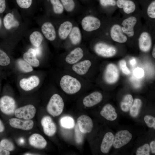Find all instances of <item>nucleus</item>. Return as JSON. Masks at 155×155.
<instances>
[{
  "label": "nucleus",
  "instance_id": "2f4dec72",
  "mask_svg": "<svg viewBox=\"0 0 155 155\" xmlns=\"http://www.w3.org/2000/svg\"><path fill=\"white\" fill-rule=\"evenodd\" d=\"M17 63L19 68L24 72H30L33 70L31 65L24 60L20 59L17 60Z\"/></svg>",
  "mask_w": 155,
  "mask_h": 155
},
{
  "label": "nucleus",
  "instance_id": "bb28decb",
  "mask_svg": "<svg viewBox=\"0 0 155 155\" xmlns=\"http://www.w3.org/2000/svg\"><path fill=\"white\" fill-rule=\"evenodd\" d=\"M69 35V38L73 44L77 45L80 42L82 36L80 30L78 27H73Z\"/></svg>",
  "mask_w": 155,
  "mask_h": 155
},
{
  "label": "nucleus",
  "instance_id": "3c124183",
  "mask_svg": "<svg viewBox=\"0 0 155 155\" xmlns=\"http://www.w3.org/2000/svg\"><path fill=\"white\" fill-rule=\"evenodd\" d=\"M130 63L131 65H133L135 64L136 63V61L135 59H131L130 61Z\"/></svg>",
  "mask_w": 155,
  "mask_h": 155
},
{
  "label": "nucleus",
  "instance_id": "39448f33",
  "mask_svg": "<svg viewBox=\"0 0 155 155\" xmlns=\"http://www.w3.org/2000/svg\"><path fill=\"white\" fill-rule=\"evenodd\" d=\"M132 137L131 133L126 130L117 132L114 137L113 145L116 149L120 148L128 143Z\"/></svg>",
  "mask_w": 155,
  "mask_h": 155
},
{
  "label": "nucleus",
  "instance_id": "c85d7f7f",
  "mask_svg": "<svg viewBox=\"0 0 155 155\" xmlns=\"http://www.w3.org/2000/svg\"><path fill=\"white\" fill-rule=\"evenodd\" d=\"M29 39L32 44L37 47L40 46L41 45L43 39V37L40 32L35 31L30 35Z\"/></svg>",
  "mask_w": 155,
  "mask_h": 155
},
{
  "label": "nucleus",
  "instance_id": "412c9836",
  "mask_svg": "<svg viewBox=\"0 0 155 155\" xmlns=\"http://www.w3.org/2000/svg\"><path fill=\"white\" fill-rule=\"evenodd\" d=\"M140 49L144 52L148 51L152 46V40L149 34L144 32L142 33L139 39Z\"/></svg>",
  "mask_w": 155,
  "mask_h": 155
},
{
  "label": "nucleus",
  "instance_id": "a878e982",
  "mask_svg": "<svg viewBox=\"0 0 155 155\" xmlns=\"http://www.w3.org/2000/svg\"><path fill=\"white\" fill-rule=\"evenodd\" d=\"M3 21L4 27L7 30L17 27L19 25V22L15 19L14 15L10 13H7L5 16Z\"/></svg>",
  "mask_w": 155,
  "mask_h": 155
},
{
  "label": "nucleus",
  "instance_id": "a18cd8bd",
  "mask_svg": "<svg viewBox=\"0 0 155 155\" xmlns=\"http://www.w3.org/2000/svg\"><path fill=\"white\" fill-rule=\"evenodd\" d=\"M6 8L5 0H0V13H3Z\"/></svg>",
  "mask_w": 155,
  "mask_h": 155
},
{
  "label": "nucleus",
  "instance_id": "8fccbe9b",
  "mask_svg": "<svg viewBox=\"0 0 155 155\" xmlns=\"http://www.w3.org/2000/svg\"><path fill=\"white\" fill-rule=\"evenodd\" d=\"M34 49L36 53V56L40 55L41 53L40 47L39 46L36 47V48Z\"/></svg>",
  "mask_w": 155,
  "mask_h": 155
},
{
  "label": "nucleus",
  "instance_id": "9b49d317",
  "mask_svg": "<svg viewBox=\"0 0 155 155\" xmlns=\"http://www.w3.org/2000/svg\"><path fill=\"white\" fill-rule=\"evenodd\" d=\"M77 125L80 131L84 134L90 133L93 127L92 119L85 115H81L78 118Z\"/></svg>",
  "mask_w": 155,
  "mask_h": 155
},
{
  "label": "nucleus",
  "instance_id": "423d86ee",
  "mask_svg": "<svg viewBox=\"0 0 155 155\" xmlns=\"http://www.w3.org/2000/svg\"><path fill=\"white\" fill-rule=\"evenodd\" d=\"M9 123L12 127L24 131L31 130L34 127V122L31 120H25L16 117L10 118Z\"/></svg>",
  "mask_w": 155,
  "mask_h": 155
},
{
  "label": "nucleus",
  "instance_id": "c03bdc74",
  "mask_svg": "<svg viewBox=\"0 0 155 155\" xmlns=\"http://www.w3.org/2000/svg\"><path fill=\"white\" fill-rule=\"evenodd\" d=\"M101 5L106 6L108 5L114 6L116 4V2L115 0H100Z\"/></svg>",
  "mask_w": 155,
  "mask_h": 155
},
{
  "label": "nucleus",
  "instance_id": "b1692460",
  "mask_svg": "<svg viewBox=\"0 0 155 155\" xmlns=\"http://www.w3.org/2000/svg\"><path fill=\"white\" fill-rule=\"evenodd\" d=\"M72 27V24L69 21H66L61 24L58 31L60 38L62 40L65 39L69 34Z\"/></svg>",
  "mask_w": 155,
  "mask_h": 155
},
{
  "label": "nucleus",
  "instance_id": "aec40b11",
  "mask_svg": "<svg viewBox=\"0 0 155 155\" xmlns=\"http://www.w3.org/2000/svg\"><path fill=\"white\" fill-rule=\"evenodd\" d=\"M100 113L102 116L109 121H114L117 117L115 108L110 104L105 105L102 108Z\"/></svg>",
  "mask_w": 155,
  "mask_h": 155
},
{
  "label": "nucleus",
  "instance_id": "f8f14e48",
  "mask_svg": "<svg viewBox=\"0 0 155 155\" xmlns=\"http://www.w3.org/2000/svg\"><path fill=\"white\" fill-rule=\"evenodd\" d=\"M29 144L32 147L38 149H43L46 146L47 142L43 137L38 133L31 135L28 139Z\"/></svg>",
  "mask_w": 155,
  "mask_h": 155
},
{
  "label": "nucleus",
  "instance_id": "72a5a7b5",
  "mask_svg": "<svg viewBox=\"0 0 155 155\" xmlns=\"http://www.w3.org/2000/svg\"><path fill=\"white\" fill-rule=\"evenodd\" d=\"M0 146L9 152L12 151L15 149V146L9 140L6 139L1 140Z\"/></svg>",
  "mask_w": 155,
  "mask_h": 155
},
{
  "label": "nucleus",
  "instance_id": "c9c22d12",
  "mask_svg": "<svg viewBox=\"0 0 155 155\" xmlns=\"http://www.w3.org/2000/svg\"><path fill=\"white\" fill-rule=\"evenodd\" d=\"M10 62L9 57L4 51L0 49V65L7 66L9 65Z\"/></svg>",
  "mask_w": 155,
  "mask_h": 155
},
{
  "label": "nucleus",
  "instance_id": "de8ad7c7",
  "mask_svg": "<svg viewBox=\"0 0 155 155\" xmlns=\"http://www.w3.org/2000/svg\"><path fill=\"white\" fill-rule=\"evenodd\" d=\"M150 148L152 153H155V141L152 140L151 142L150 145Z\"/></svg>",
  "mask_w": 155,
  "mask_h": 155
},
{
  "label": "nucleus",
  "instance_id": "9d476101",
  "mask_svg": "<svg viewBox=\"0 0 155 155\" xmlns=\"http://www.w3.org/2000/svg\"><path fill=\"white\" fill-rule=\"evenodd\" d=\"M82 27L85 30L90 32L98 29L100 25V22L97 18L91 16L84 18L81 22Z\"/></svg>",
  "mask_w": 155,
  "mask_h": 155
},
{
  "label": "nucleus",
  "instance_id": "49530a36",
  "mask_svg": "<svg viewBox=\"0 0 155 155\" xmlns=\"http://www.w3.org/2000/svg\"><path fill=\"white\" fill-rule=\"evenodd\" d=\"M10 154V152L0 146V155H9Z\"/></svg>",
  "mask_w": 155,
  "mask_h": 155
},
{
  "label": "nucleus",
  "instance_id": "e433bc0d",
  "mask_svg": "<svg viewBox=\"0 0 155 155\" xmlns=\"http://www.w3.org/2000/svg\"><path fill=\"white\" fill-rule=\"evenodd\" d=\"M62 4L65 9L68 12L72 11L75 7L73 0H61Z\"/></svg>",
  "mask_w": 155,
  "mask_h": 155
},
{
  "label": "nucleus",
  "instance_id": "ddd939ff",
  "mask_svg": "<svg viewBox=\"0 0 155 155\" xmlns=\"http://www.w3.org/2000/svg\"><path fill=\"white\" fill-rule=\"evenodd\" d=\"M40 83L39 78L36 75H32L28 78H23L20 81V87L24 90L29 91L38 86Z\"/></svg>",
  "mask_w": 155,
  "mask_h": 155
},
{
  "label": "nucleus",
  "instance_id": "20e7f679",
  "mask_svg": "<svg viewBox=\"0 0 155 155\" xmlns=\"http://www.w3.org/2000/svg\"><path fill=\"white\" fill-rule=\"evenodd\" d=\"M15 100L12 97L5 95L0 98V110L3 114L7 115L14 114L16 109Z\"/></svg>",
  "mask_w": 155,
  "mask_h": 155
},
{
  "label": "nucleus",
  "instance_id": "09e8293b",
  "mask_svg": "<svg viewBox=\"0 0 155 155\" xmlns=\"http://www.w3.org/2000/svg\"><path fill=\"white\" fill-rule=\"evenodd\" d=\"M4 130V126L2 121L0 119V133L3 132Z\"/></svg>",
  "mask_w": 155,
  "mask_h": 155
},
{
  "label": "nucleus",
  "instance_id": "603ef678",
  "mask_svg": "<svg viewBox=\"0 0 155 155\" xmlns=\"http://www.w3.org/2000/svg\"><path fill=\"white\" fill-rule=\"evenodd\" d=\"M24 155H36L35 154L32 153L27 152L24 154Z\"/></svg>",
  "mask_w": 155,
  "mask_h": 155
},
{
  "label": "nucleus",
  "instance_id": "7c9ffc66",
  "mask_svg": "<svg viewBox=\"0 0 155 155\" xmlns=\"http://www.w3.org/2000/svg\"><path fill=\"white\" fill-rule=\"evenodd\" d=\"M61 126L65 128L71 129L75 126V122L73 118L69 116L63 117L60 120Z\"/></svg>",
  "mask_w": 155,
  "mask_h": 155
},
{
  "label": "nucleus",
  "instance_id": "f3484780",
  "mask_svg": "<svg viewBox=\"0 0 155 155\" xmlns=\"http://www.w3.org/2000/svg\"><path fill=\"white\" fill-rule=\"evenodd\" d=\"M115 136L111 132H108L104 135L100 145V150L104 154L108 153L113 145Z\"/></svg>",
  "mask_w": 155,
  "mask_h": 155
},
{
  "label": "nucleus",
  "instance_id": "7ed1b4c3",
  "mask_svg": "<svg viewBox=\"0 0 155 155\" xmlns=\"http://www.w3.org/2000/svg\"><path fill=\"white\" fill-rule=\"evenodd\" d=\"M36 113L35 107L28 104L16 108L14 115L16 117L25 120H31L35 117Z\"/></svg>",
  "mask_w": 155,
  "mask_h": 155
},
{
  "label": "nucleus",
  "instance_id": "6e6552de",
  "mask_svg": "<svg viewBox=\"0 0 155 155\" xmlns=\"http://www.w3.org/2000/svg\"><path fill=\"white\" fill-rule=\"evenodd\" d=\"M94 50L99 55L106 57H112L116 53V50L115 47L103 43L96 44L94 46Z\"/></svg>",
  "mask_w": 155,
  "mask_h": 155
},
{
  "label": "nucleus",
  "instance_id": "4c0bfd02",
  "mask_svg": "<svg viewBox=\"0 0 155 155\" xmlns=\"http://www.w3.org/2000/svg\"><path fill=\"white\" fill-rule=\"evenodd\" d=\"M144 121L149 127L155 129V118L150 115H146L144 117Z\"/></svg>",
  "mask_w": 155,
  "mask_h": 155
},
{
  "label": "nucleus",
  "instance_id": "a19ab883",
  "mask_svg": "<svg viewBox=\"0 0 155 155\" xmlns=\"http://www.w3.org/2000/svg\"><path fill=\"white\" fill-rule=\"evenodd\" d=\"M147 13L148 16L151 18H155V1L151 3L147 9Z\"/></svg>",
  "mask_w": 155,
  "mask_h": 155
},
{
  "label": "nucleus",
  "instance_id": "ea45409f",
  "mask_svg": "<svg viewBox=\"0 0 155 155\" xmlns=\"http://www.w3.org/2000/svg\"><path fill=\"white\" fill-rule=\"evenodd\" d=\"M18 6L23 9H28L32 5V0H16Z\"/></svg>",
  "mask_w": 155,
  "mask_h": 155
},
{
  "label": "nucleus",
  "instance_id": "0eeeda50",
  "mask_svg": "<svg viewBox=\"0 0 155 155\" xmlns=\"http://www.w3.org/2000/svg\"><path fill=\"white\" fill-rule=\"evenodd\" d=\"M119 77V72L116 66L114 64L110 63L106 69L104 75L105 81L109 84H113L116 82Z\"/></svg>",
  "mask_w": 155,
  "mask_h": 155
},
{
  "label": "nucleus",
  "instance_id": "2eb2a0df",
  "mask_svg": "<svg viewBox=\"0 0 155 155\" xmlns=\"http://www.w3.org/2000/svg\"><path fill=\"white\" fill-rule=\"evenodd\" d=\"M83 56L84 53L82 49L80 47H77L66 56L65 60L67 63L73 65L79 62Z\"/></svg>",
  "mask_w": 155,
  "mask_h": 155
},
{
  "label": "nucleus",
  "instance_id": "a211bd4d",
  "mask_svg": "<svg viewBox=\"0 0 155 155\" xmlns=\"http://www.w3.org/2000/svg\"><path fill=\"white\" fill-rule=\"evenodd\" d=\"M137 22L136 18L133 16L129 17L124 20L122 24L123 31L129 37L133 36L134 34L133 27Z\"/></svg>",
  "mask_w": 155,
  "mask_h": 155
},
{
  "label": "nucleus",
  "instance_id": "1a4fd4ad",
  "mask_svg": "<svg viewBox=\"0 0 155 155\" xmlns=\"http://www.w3.org/2000/svg\"><path fill=\"white\" fill-rule=\"evenodd\" d=\"M41 124L44 134L49 137L53 136L55 133L57 128L52 118L48 116L43 117L41 120Z\"/></svg>",
  "mask_w": 155,
  "mask_h": 155
},
{
  "label": "nucleus",
  "instance_id": "5fc2aeb1",
  "mask_svg": "<svg viewBox=\"0 0 155 155\" xmlns=\"http://www.w3.org/2000/svg\"><path fill=\"white\" fill-rule=\"evenodd\" d=\"M1 18H0V28L1 25Z\"/></svg>",
  "mask_w": 155,
  "mask_h": 155
},
{
  "label": "nucleus",
  "instance_id": "f257e3e1",
  "mask_svg": "<svg viewBox=\"0 0 155 155\" xmlns=\"http://www.w3.org/2000/svg\"><path fill=\"white\" fill-rule=\"evenodd\" d=\"M60 85L63 91L68 94L76 93L80 90L82 87L80 82L76 78L67 75L61 77Z\"/></svg>",
  "mask_w": 155,
  "mask_h": 155
},
{
  "label": "nucleus",
  "instance_id": "f03ea898",
  "mask_svg": "<svg viewBox=\"0 0 155 155\" xmlns=\"http://www.w3.org/2000/svg\"><path fill=\"white\" fill-rule=\"evenodd\" d=\"M64 103L62 97L55 94L51 97L46 106L48 113L53 117L59 115L62 112Z\"/></svg>",
  "mask_w": 155,
  "mask_h": 155
},
{
  "label": "nucleus",
  "instance_id": "473e14b6",
  "mask_svg": "<svg viewBox=\"0 0 155 155\" xmlns=\"http://www.w3.org/2000/svg\"><path fill=\"white\" fill-rule=\"evenodd\" d=\"M52 5L54 13L57 14H61L63 11V7L59 0H50Z\"/></svg>",
  "mask_w": 155,
  "mask_h": 155
},
{
  "label": "nucleus",
  "instance_id": "864d4df0",
  "mask_svg": "<svg viewBox=\"0 0 155 155\" xmlns=\"http://www.w3.org/2000/svg\"><path fill=\"white\" fill-rule=\"evenodd\" d=\"M152 55L153 56V57L155 58V47L153 48V51H152Z\"/></svg>",
  "mask_w": 155,
  "mask_h": 155
},
{
  "label": "nucleus",
  "instance_id": "dca6fc26",
  "mask_svg": "<svg viewBox=\"0 0 155 155\" xmlns=\"http://www.w3.org/2000/svg\"><path fill=\"white\" fill-rule=\"evenodd\" d=\"M91 65L90 61L85 60L73 65L72 68L73 70L78 75H84L88 72Z\"/></svg>",
  "mask_w": 155,
  "mask_h": 155
},
{
  "label": "nucleus",
  "instance_id": "f704fd0d",
  "mask_svg": "<svg viewBox=\"0 0 155 155\" xmlns=\"http://www.w3.org/2000/svg\"><path fill=\"white\" fill-rule=\"evenodd\" d=\"M150 152L149 145L147 143H146L137 149L136 154V155H149Z\"/></svg>",
  "mask_w": 155,
  "mask_h": 155
},
{
  "label": "nucleus",
  "instance_id": "58836bf2",
  "mask_svg": "<svg viewBox=\"0 0 155 155\" xmlns=\"http://www.w3.org/2000/svg\"><path fill=\"white\" fill-rule=\"evenodd\" d=\"M75 139L76 142L78 144L82 143L84 139V133L80 130L77 124L76 125L75 129Z\"/></svg>",
  "mask_w": 155,
  "mask_h": 155
},
{
  "label": "nucleus",
  "instance_id": "393cba45",
  "mask_svg": "<svg viewBox=\"0 0 155 155\" xmlns=\"http://www.w3.org/2000/svg\"><path fill=\"white\" fill-rule=\"evenodd\" d=\"M117 5L120 8H123L124 11L129 14L133 12L135 8V4L130 0H118Z\"/></svg>",
  "mask_w": 155,
  "mask_h": 155
},
{
  "label": "nucleus",
  "instance_id": "5701e85b",
  "mask_svg": "<svg viewBox=\"0 0 155 155\" xmlns=\"http://www.w3.org/2000/svg\"><path fill=\"white\" fill-rule=\"evenodd\" d=\"M23 57L24 60L34 67L39 66L40 63L36 58V54L34 49L30 48L24 53Z\"/></svg>",
  "mask_w": 155,
  "mask_h": 155
},
{
  "label": "nucleus",
  "instance_id": "6ab92c4d",
  "mask_svg": "<svg viewBox=\"0 0 155 155\" xmlns=\"http://www.w3.org/2000/svg\"><path fill=\"white\" fill-rule=\"evenodd\" d=\"M121 28L118 24L113 25L111 30V35L112 39L118 42L123 43L127 40V37L123 34Z\"/></svg>",
  "mask_w": 155,
  "mask_h": 155
},
{
  "label": "nucleus",
  "instance_id": "4be33fe9",
  "mask_svg": "<svg viewBox=\"0 0 155 155\" xmlns=\"http://www.w3.org/2000/svg\"><path fill=\"white\" fill-rule=\"evenodd\" d=\"M41 30L43 34L48 40L53 41L55 40L56 34L53 25L49 22L44 23L41 26Z\"/></svg>",
  "mask_w": 155,
  "mask_h": 155
},
{
  "label": "nucleus",
  "instance_id": "4468645a",
  "mask_svg": "<svg viewBox=\"0 0 155 155\" xmlns=\"http://www.w3.org/2000/svg\"><path fill=\"white\" fill-rule=\"evenodd\" d=\"M102 96L98 91L94 92L86 96L83 99L84 105L87 107H91L100 103L102 100Z\"/></svg>",
  "mask_w": 155,
  "mask_h": 155
},
{
  "label": "nucleus",
  "instance_id": "37998d69",
  "mask_svg": "<svg viewBox=\"0 0 155 155\" xmlns=\"http://www.w3.org/2000/svg\"><path fill=\"white\" fill-rule=\"evenodd\" d=\"M133 74L135 77L138 78H142L144 75V71L142 69L137 67L133 71Z\"/></svg>",
  "mask_w": 155,
  "mask_h": 155
},
{
  "label": "nucleus",
  "instance_id": "cd10ccee",
  "mask_svg": "<svg viewBox=\"0 0 155 155\" xmlns=\"http://www.w3.org/2000/svg\"><path fill=\"white\" fill-rule=\"evenodd\" d=\"M133 98L130 94L125 95L123 99L120 104L121 110L124 112H127L132 104Z\"/></svg>",
  "mask_w": 155,
  "mask_h": 155
},
{
  "label": "nucleus",
  "instance_id": "79ce46f5",
  "mask_svg": "<svg viewBox=\"0 0 155 155\" xmlns=\"http://www.w3.org/2000/svg\"><path fill=\"white\" fill-rule=\"evenodd\" d=\"M120 68L122 72L126 75H128L130 73L129 69L127 66L126 62L124 60H122L119 62Z\"/></svg>",
  "mask_w": 155,
  "mask_h": 155
},
{
  "label": "nucleus",
  "instance_id": "c756f323",
  "mask_svg": "<svg viewBox=\"0 0 155 155\" xmlns=\"http://www.w3.org/2000/svg\"><path fill=\"white\" fill-rule=\"evenodd\" d=\"M142 104V102L139 98L135 99L129 110L130 113L133 117H136L138 115Z\"/></svg>",
  "mask_w": 155,
  "mask_h": 155
}]
</instances>
